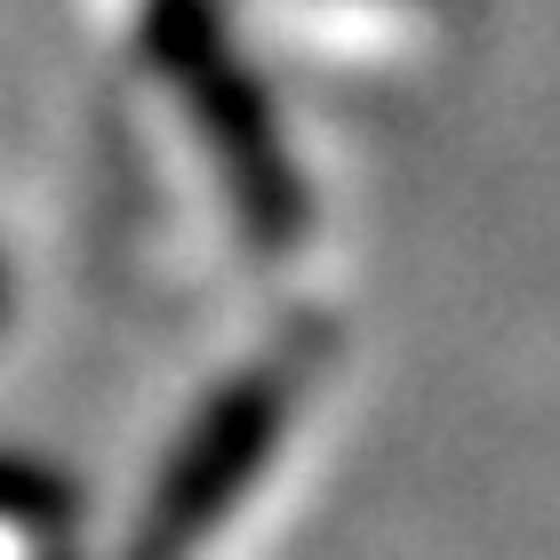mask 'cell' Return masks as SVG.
Wrapping results in <instances>:
<instances>
[{
  "label": "cell",
  "mask_w": 560,
  "mask_h": 560,
  "mask_svg": "<svg viewBox=\"0 0 560 560\" xmlns=\"http://www.w3.org/2000/svg\"><path fill=\"white\" fill-rule=\"evenodd\" d=\"M313 361H320V337H296L289 352L241 369L233 385L200 409V424L176 441L161 489H152V504H144V521L129 537V560H192L217 537L224 513L241 504V489L272 465L280 432H289V417H296V393L313 385Z\"/></svg>",
  "instance_id": "cell-1"
},
{
  "label": "cell",
  "mask_w": 560,
  "mask_h": 560,
  "mask_svg": "<svg viewBox=\"0 0 560 560\" xmlns=\"http://www.w3.org/2000/svg\"><path fill=\"white\" fill-rule=\"evenodd\" d=\"M152 48H161L168 81L185 89V105L200 113L224 176H233V200H241V224L257 233L265 248H289L304 233V185L280 152V129H272V105L257 96V81L233 65L209 0H161L152 9Z\"/></svg>",
  "instance_id": "cell-2"
},
{
  "label": "cell",
  "mask_w": 560,
  "mask_h": 560,
  "mask_svg": "<svg viewBox=\"0 0 560 560\" xmlns=\"http://www.w3.org/2000/svg\"><path fill=\"white\" fill-rule=\"evenodd\" d=\"M48 560H72V552H48Z\"/></svg>",
  "instance_id": "cell-3"
}]
</instances>
